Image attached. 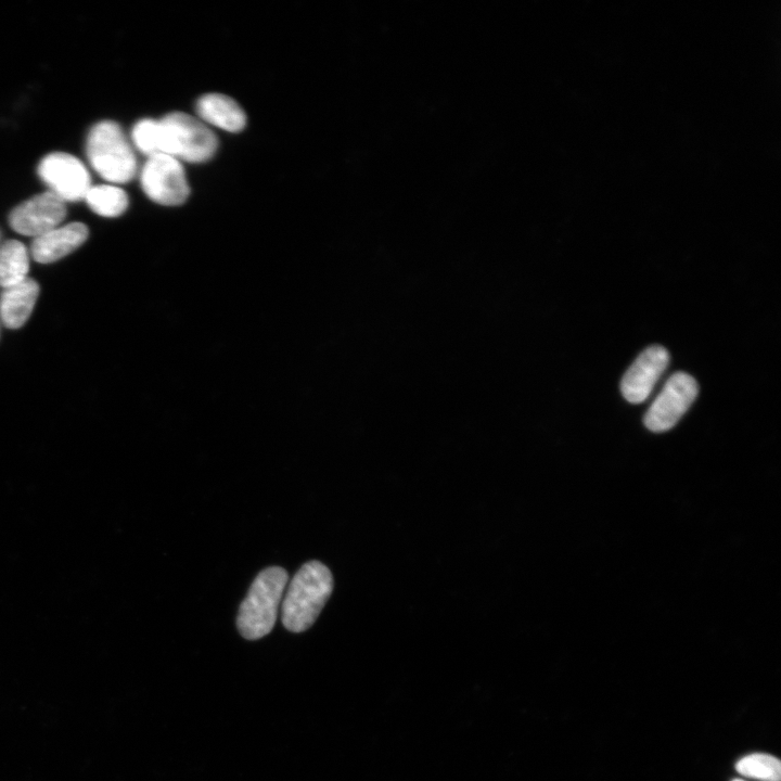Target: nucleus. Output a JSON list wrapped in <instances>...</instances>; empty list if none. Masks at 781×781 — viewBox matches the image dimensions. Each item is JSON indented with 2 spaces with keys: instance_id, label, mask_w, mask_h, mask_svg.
Listing matches in <instances>:
<instances>
[{
  "instance_id": "nucleus-1",
  "label": "nucleus",
  "mask_w": 781,
  "mask_h": 781,
  "mask_svg": "<svg viewBox=\"0 0 781 781\" xmlns=\"http://www.w3.org/2000/svg\"><path fill=\"white\" fill-rule=\"evenodd\" d=\"M334 586L331 571L319 561L302 565L290 581L282 601L281 619L292 632L307 630L318 618Z\"/></svg>"
},
{
  "instance_id": "nucleus-2",
  "label": "nucleus",
  "mask_w": 781,
  "mask_h": 781,
  "mask_svg": "<svg viewBox=\"0 0 781 781\" xmlns=\"http://www.w3.org/2000/svg\"><path fill=\"white\" fill-rule=\"evenodd\" d=\"M287 580V572L280 566L267 567L256 576L238 612L242 637L256 640L272 630Z\"/></svg>"
},
{
  "instance_id": "nucleus-3",
  "label": "nucleus",
  "mask_w": 781,
  "mask_h": 781,
  "mask_svg": "<svg viewBox=\"0 0 781 781\" xmlns=\"http://www.w3.org/2000/svg\"><path fill=\"white\" fill-rule=\"evenodd\" d=\"M86 153L91 167L106 181L126 183L137 174V158L119 125L94 124L88 132Z\"/></svg>"
},
{
  "instance_id": "nucleus-4",
  "label": "nucleus",
  "mask_w": 781,
  "mask_h": 781,
  "mask_svg": "<svg viewBox=\"0 0 781 781\" xmlns=\"http://www.w3.org/2000/svg\"><path fill=\"white\" fill-rule=\"evenodd\" d=\"M161 154L189 163L212 158L217 150L215 133L200 118L175 112L159 119Z\"/></svg>"
},
{
  "instance_id": "nucleus-5",
  "label": "nucleus",
  "mask_w": 781,
  "mask_h": 781,
  "mask_svg": "<svg viewBox=\"0 0 781 781\" xmlns=\"http://www.w3.org/2000/svg\"><path fill=\"white\" fill-rule=\"evenodd\" d=\"M144 193L161 205L182 204L190 188L181 162L167 154L149 156L140 174Z\"/></svg>"
},
{
  "instance_id": "nucleus-6",
  "label": "nucleus",
  "mask_w": 781,
  "mask_h": 781,
  "mask_svg": "<svg viewBox=\"0 0 781 781\" xmlns=\"http://www.w3.org/2000/svg\"><path fill=\"white\" fill-rule=\"evenodd\" d=\"M699 386L693 376L675 372L648 409L644 425L654 433L670 430L695 400Z\"/></svg>"
},
{
  "instance_id": "nucleus-7",
  "label": "nucleus",
  "mask_w": 781,
  "mask_h": 781,
  "mask_svg": "<svg viewBox=\"0 0 781 781\" xmlns=\"http://www.w3.org/2000/svg\"><path fill=\"white\" fill-rule=\"evenodd\" d=\"M37 172L49 191L62 201L84 200L91 187V178L85 164L65 152H52L41 158Z\"/></svg>"
},
{
  "instance_id": "nucleus-8",
  "label": "nucleus",
  "mask_w": 781,
  "mask_h": 781,
  "mask_svg": "<svg viewBox=\"0 0 781 781\" xmlns=\"http://www.w3.org/2000/svg\"><path fill=\"white\" fill-rule=\"evenodd\" d=\"M66 214V203L46 191L15 206L9 215V223L15 232L35 239L60 226Z\"/></svg>"
},
{
  "instance_id": "nucleus-9",
  "label": "nucleus",
  "mask_w": 781,
  "mask_h": 781,
  "mask_svg": "<svg viewBox=\"0 0 781 781\" xmlns=\"http://www.w3.org/2000/svg\"><path fill=\"white\" fill-rule=\"evenodd\" d=\"M669 363V353L661 345L646 347L632 362L620 382L624 398L631 404L644 401Z\"/></svg>"
},
{
  "instance_id": "nucleus-10",
  "label": "nucleus",
  "mask_w": 781,
  "mask_h": 781,
  "mask_svg": "<svg viewBox=\"0 0 781 781\" xmlns=\"http://www.w3.org/2000/svg\"><path fill=\"white\" fill-rule=\"evenodd\" d=\"M88 235V227L82 222L57 226L33 240L30 255L40 264L56 261L82 245Z\"/></svg>"
},
{
  "instance_id": "nucleus-11",
  "label": "nucleus",
  "mask_w": 781,
  "mask_h": 781,
  "mask_svg": "<svg viewBox=\"0 0 781 781\" xmlns=\"http://www.w3.org/2000/svg\"><path fill=\"white\" fill-rule=\"evenodd\" d=\"M39 295V284L27 277L3 289L0 295V319L5 328L18 329L29 318Z\"/></svg>"
},
{
  "instance_id": "nucleus-12",
  "label": "nucleus",
  "mask_w": 781,
  "mask_h": 781,
  "mask_svg": "<svg viewBox=\"0 0 781 781\" xmlns=\"http://www.w3.org/2000/svg\"><path fill=\"white\" fill-rule=\"evenodd\" d=\"M196 113L203 123L230 132L242 130L246 124L243 108L232 98L220 93L201 97L196 102Z\"/></svg>"
},
{
  "instance_id": "nucleus-13",
  "label": "nucleus",
  "mask_w": 781,
  "mask_h": 781,
  "mask_svg": "<svg viewBox=\"0 0 781 781\" xmlns=\"http://www.w3.org/2000/svg\"><path fill=\"white\" fill-rule=\"evenodd\" d=\"M29 255L26 246L17 240L0 244V286L14 285L27 278Z\"/></svg>"
},
{
  "instance_id": "nucleus-14",
  "label": "nucleus",
  "mask_w": 781,
  "mask_h": 781,
  "mask_svg": "<svg viewBox=\"0 0 781 781\" xmlns=\"http://www.w3.org/2000/svg\"><path fill=\"white\" fill-rule=\"evenodd\" d=\"M84 200L93 213L102 217L120 216L129 204L127 193L115 184L91 185Z\"/></svg>"
},
{
  "instance_id": "nucleus-15",
  "label": "nucleus",
  "mask_w": 781,
  "mask_h": 781,
  "mask_svg": "<svg viewBox=\"0 0 781 781\" xmlns=\"http://www.w3.org/2000/svg\"><path fill=\"white\" fill-rule=\"evenodd\" d=\"M735 769L744 777L760 781H780L781 763L769 754H750L738 760Z\"/></svg>"
},
{
  "instance_id": "nucleus-16",
  "label": "nucleus",
  "mask_w": 781,
  "mask_h": 781,
  "mask_svg": "<svg viewBox=\"0 0 781 781\" xmlns=\"http://www.w3.org/2000/svg\"><path fill=\"white\" fill-rule=\"evenodd\" d=\"M131 140L135 146L148 157L161 154L159 120L144 118L133 126Z\"/></svg>"
},
{
  "instance_id": "nucleus-17",
  "label": "nucleus",
  "mask_w": 781,
  "mask_h": 781,
  "mask_svg": "<svg viewBox=\"0 0 781 781\" xmlns=\"http://www.w3.org/2000/svg\"><path fill=\"white\" fill-rule=\"evenodd\" d=\"M732 781H745V780H742V779H733Z\"/></svg>"
}]
</instances>
